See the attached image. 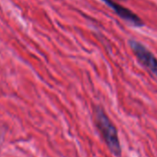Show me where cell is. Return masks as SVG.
Instances as JSON below:
<instances>
[{
    "label": "cell",
    "mask_w": 157,
    "mask_h": 157,
    "mask_svg": "<svg viewBox=\"0 0 157 157\" xmlns=\"http://www.w3.org/2000/svg\"><path fill=\"white\" fill-rule=\"evenodd\" d=\"M104 3H105L111 10H113L115 11V13L121 18L123 21H127L128 23L136 26V27H140L143 26L144 23L141 21V19L137 16L135 13H133L130 10L123 7L122 5L115 2L114 0H102Z\"/></svg>",
    "instance_id": "cell-3"
},
{
    "label": "cell",
    "mask_w": 157,
    "mask_h": 157,
    "mask_svg": "<svg viewBox=\"0 0 157 157\" xmlns=\"http://www.w3.org/2000/svg\"><path fill=\"white\" fill-rule=\"evenodd\" d=\"M128 44L139 62L157 78V58L142 44L136 40H129Z\"/></svg>",
    "instance_id": "cell-2"
},
{
    "label": "cell",
    "mask_w": 157,
    "mask_h": 157,
    "mask_svg": "<svg viewBox=\"0 0 157 157\" xmlns=\"http://www.w3.org/2000/svg\"><path fill=\"white\" fill-rule=\"evenodd\" d=\"M94 122L103 140L107 145L110 151L116 156H121V146L118 139V133L116 126L106 115L103 107L95 105L94 108Z\"/></svg>",
    "instance_id": "cell-1"
}]
</instances>
